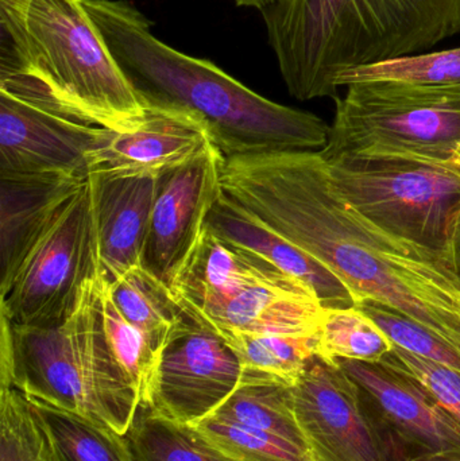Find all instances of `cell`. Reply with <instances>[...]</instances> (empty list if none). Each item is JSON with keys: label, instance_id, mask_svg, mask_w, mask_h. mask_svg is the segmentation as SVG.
Masks as SVG:
<instances>
[{"label": "cell", "instance_id": "obj_1", "mask_svg": "<svg viewBox=\"0 0 460 461\" xmlns=\"http://www.w3.org/2000/svg\"><path fill=\"white\" fill-rule=\"evenodd\" d=\"M223 194L323 263L356 305L388 306L460 351L456 259L393 235L332 186L320 151H277L226 159Z\"/></svg>", "mask_w": 460, "mask_h": 461}, {"label": "cell", "instance_id": "obj_2", "mask_svg": "<svg viewBox=\"0 0 460 461\" xmlns=\"http://www.w3.org/2000/svg\"><path fill=\"white\" fill-rule=\"evenodd\" d=\"M110 53L146 104L199 119L226 159L277 151H320L329 126L313 113L272 102L208 59L170 48L124 0H83Z\"/></svg>", "mask_w": 460, "mask_h": 461}, {"label": "cell", "instance_id": "obj_3", "mask_svg": "<svg viewBox=\"0 0 460 461\" xmlns=\"http://www.w3.org/2000/svg\"><path fill=\"white\" fill-rule=\"evenodd\" d=\"M0 91L111 131L146 115L83 0H0Z\"/></svg>", "mask_w": 460, "mask_h": 461}, {"label": "cell", "instance_id": "obj_4", "mask_svg": "<svg viewBox=\"0 0 460 461\" xmlns=\"http://www.w3.org/2000/svg\"><path fill=\"white\" fill-rule=\"evenodd\" d=\"M292 96L339 97L338 76L460 32V0H270L259 10Z\"/></svg>", "mask_w": 460, "mask_h": 461}, {"label": "cell", "instance_id": "obj_5", "mask_svg": "<svg viewBox=\"0 0 460 461\" xmlns=\"http://www.w3.org/2000/svg\"><path fill=\"white\" fill-rule=\"evenodd\" d=\"M0 384L129 432L140 394L105 338L102 276L86 284L75 313L57 327H18L2 317Z\"/></svg>", "mask_w": 460, "mask_h": 461}, {"label": "cell", "instance_id": "obj_6", "mask_svg": "<svg viewBox=\"0 0 460 461\" xmlns=\"http://www.w3.org/2000/svg\"><path fill=\"white\" fill-rule=\"evenodd\" d=\"M170 289L194 322L218 335H315L324 311L307 285L208 227Z\"/></svg>", "mask_w": 460, "mask_h": 461}, {"label": "cell", "instance_id": "obj_7", "mask_svg": "<svg viewBox=\"0 0 460 461\" xmlns=\"http://www.w3.org/2000/svg\"><path fill=\"white\" fill-rule=\"evenodd\" d=\"M335 100L324 158L460 165V86L367 81Z\"/></svg>", "mask_w": 460, "mask_h": 461}, {"label": "cell", "instance_id": "obj_8", "mask_svg": "<svg viewBox=\"0 0 460 461\" xmlns=\"http://www.w3.org/2000/svg\"><path fill=\"white\" fill-rule=\"evenodd\" d=\"M324 159L335 191L365 218L456 259L460 165Z\"/></svg>", "mask_w": 460, "mask_h": 461}, {"label": "cell", "instance_id": "obj_9", "mask_svg": "<svg viewBox=\"0 0 460 461\" xmlns=\"http://www.w3.org/2000/svg\"><path fill=\"white\" fill-rule=\"evenodd\" d=\"M99 276V243L88 178L19 266L2 293L0 314L18 327H57L75 313L86 284Z\"/></svg>", "mask_w": 460, "mask_h": 461}, {"label": "cell", "instance_id": "obj_10", "mask_svg": "<svg viewBox=\"0 0 460 461\" xmlns=\"http://www.w3.org/2000/svg\"><path fill=\"white\" fill-rule=\"evenodd\" d=\"M293 409L315 461H391L362 403L361 389L338 363L315 357L293 384Z\"/></svg>", "mask_w": 460, "mask_h": 461}, {"label": "cell", "instance_id": "obj_11", "mask_svg": "<svg viewBox=\"0 0 460 461\" xmlns=\"http://www.w3.org/2000/svg\"><path fill=\"white\" fill-rule=\"evenodd\" d=\"M245 366L218 333L191 325L165 347L149 392L156 413L197 425L212 416L235 392Z\"/></svg>", "mask_w": 460, "mask_h": 461}, {"label": "cell", "instance_id": "obj_12", "mask_svg": "<svg viewBox=\"0 0 460 461\" xmlns=\"http://www.w3.org/2000/svg\"><path fill=\"white\" fill-rule=\"evenodd\" d=\"M224 158L211 145L191 161L161 173L142 266L172 287L207 230L221 194Z\"/></svg>", "mask_w": 460, "mask_h": 461}, {"label": "cell", "instance_id": "obj_13", "mask_svg": "<svg viewBox=\"0 0 460 461\" xmlns=\"http://www.w3.org/2000/svg\"><path fill=\"white\" fill-rule=\"evenodd\" d=\"M356 382L362 403L388 451L400 461L460 447V424L407 374L383 363L338 360Z\"/></svg>", "mask_w": 460, "mask_h": 461}, {"label": "cell", "instance_id": "obj_14", "mask_svg": "<svg viewBox=\"0 0 460 461\" xmlns=\"http://www.w3.org/2000/svg\"><path fill=\"white\" fill-rule=\"evenodd\" d=\"M107 129L70 121L0 91V176H69L86 180Z\"/></svg>", "mask_w": 460, "mask_h": 461}, {"label": "cell", "instance_id": "obj_15", "mask_svg": "<svg viewBox=\"0 0 460 461\" xmlns=\"http://www.w3.org/2000/svg\"><path fill=\"white\" fill-rule=\"evenodd\" d=\"M161 173H92L100 276L110 286L142 266Z\"/></svg>", "mask_w": 460, "mask_h": 461}, {"label": "cell", "instance_id": "obj_16", "mask_svg": "<svg viewBox=\"0 0 460 461\" xmlns=\"http://www.w3.org/2000/svg\"><path fill=\"white\" fill-rule=\"evenodd\" d=\"M213 145L204 124L191 113L148 104L142 121L126 131L107 130L92 153V173H164Z\"/></svg>", "mask_w": 460, "mask_h": 461}, {"label": "cell", "instance_id": "obj_17", "mask_svg": "<svg viewBox=\"0 0 460 461\" xmlns=\"http://www.w3.org/2000/svg\"><path fill=\"white\" fill-rule=\"evenodd\" d=\"M86 180L56 175L0 176V293Z\"/></svg>", "mask_w": 460, "mask_h": 461}, {"label": "cell", "instance_id": "obj_18", "mask_svg": "<svg viewBox=\"0 0 460 461\" xmlns=\"http://www.w3.org/2000/svg\"><path fill=\"white\" fill-rule=\"evenodd\" d=\"M208 229L261 255L284 273L307 285L326 309L356 306L351 290L345 282L315 258L278 235L266 224L254 218L221 191V197L208 216Z\"/></svg>", "mask_w": 460, "mask_h": 461}, {"label": "cell", "instance_id": "obj_19", "mask_svg": "<svg viewBox=\"0 0 460 461\" xmlns=\"http://www.w3.org/2000/svg\"><path fill=\"white\" fill-rule=\"evenodd\" d=\"M107 289L124 319L145 336L159 357L177 333L197 324L181 308L172 289L143 266L127 271Z\"/></svg>", "mask_w": 460, "mask_h": 461}, {"label": "cell", "instance_id": "obj_20", "mask_svg": "<svg viewBox=\"0 0 460 461\" xmlns=\"http://www.w3.org/2000/svg\"><path fill=\"white\" fill-rule=\"evenodd\" d=\"M292 389L293 384L285 379L245 367L237 389L212 416L281 436L307 448L294 416Z\"/></svg>", "mask_w": 460, "mask_h": 461}, {"label": "cell", "instance_id": "obj_21", "mask_svg": "<svg viewBox=\"0 0 460 461\" xmlns=\"http://www.w3.org/2000/svg\"><path fill=\"white\" fill-rule=\"evenodd\" d=\"M59 461H132L126 438L40 398L27 397Z\"/></svg>", "mask_w": 460, "mask_h": 461}, {"label": "cell", "instance_id": "obj_22", "mask_svg": "<svg viewBox=\"0 0 460 461\" xmlns=\"http://www.w3.org/2000/svg\"><path fill=\"white\" fill-rule=\"evenodd\" d=\"M132 461H234L194 425L183 424L138 406L124 435Z\"/></svg>", "mask_w": 460, "mask_h": 461}, {"label": "cell", "instance_id": "obj_23", "mask_svg": "<svg viewBox=\"0 0 460 461\" xmlns=\"http://www.w3.org/2000/svg\"><path fill=\"white\" fill-rule=\"evenodd\" d=\"M315 336L316 357L327 363H380L394 348L393 341L358 306L324 308Z\"/></svg>", "mask_w": 460, "mask_h": 461}, {"label": "cell", "instance_id": "obj_24", "mask_svg": "<svg viewBox=\"0 0 460 461\" xmlns=\"http://www.w3.org/2000/svg\"><path fill=\"white\" fill-rule=\"evenodd\" d=\"M315 335L224 332L219 336L234 349L245 367L272 374L294 384L316 357Z\"/></svg>", "mask_w": 460, "mask_h": 461}, {"label": "cell", "instance_id": "obj_25", "mask_svg": "<svg viewBox=\"0 0 460 461\" xmlns=\"http://www.w3.org/2000/svg\"><path fill=\"white\" fill-rule=\"evenodd\" d=\"M367 81H389L418 86H460V48L424 51L354 68L338 76V88Z\"/></svg>", "mask_w": 460, "mask_h": 461}, {"label": "cell", "instance_id": "obj_26", "mask_svg": "<svg viewBox=\"0 0 460 461\" xmlns=\"http://www.w3.org/2000/svg\"><path fill=\"white\" fill-rule=\"evenodd\" d=\"M234 461H315L305 447L265 430L210 416L194 425Z\"/></svg>", "mask_w": 460, "mask_h": 461}, {"label": "cell", "instance_id": "obj_27", "mask_svg": "<svg viewBox=\"0 0 460 461\" xmlns=\"http://www.w3.org/2000/svg\"><path fill=\"white\" fill-rule=\"evenodd\" d=\"M102 317L111 351L127 378L137 389L140 403H145L156 375L159 355L146 340L145 336L124 319L111 300L107 285L103 279Z\"/></svg>", "mask_w": 460, "mask_h": 461}, {"label": "cell", "instance_id": "obj_28", "mask_svg": "<svg viewBox=\"0 0 460 461\" xmlns=\"http://www.w3.org/2000/svg\"><path fill=\"white\" fill-rule=\"evenodd\" d=\"M0 461H59L26 395L2 384Z\"/></svg>", "mask_w": 460, "mask_h": 461}, {"label": "cell", "instance_id": "obj_29", "mask_svg": "<svg viewBox=\"0 0 460 461\" xmlns=\"http://www.w3.org/2000/svg\"><path fill=\"white\" fill-rule=\"evenodd\" d=\"M381 363L420 382L460 424V373L394 346Z\"/></svg>", "mask_w": 460, "mask_h": 461}, {"label": "cell", "instance_id": "obj_30", "mask_svg": "<svg viewBox=\"0 0 460 461\" xmlns=\"http://www.w3.org/2000/svg\"><path fill=\"white\" fill-rule=\"evenodd\" d=\"M408 461H460V447L443 449V451L429 452Z\"/></svg>", "mask_w": 460, "mask_h": 461}, {"label": "cell", "instance_id": "obj_31", "mask_svg": "<svg viewBox=\"0 0 460 461\" xmlns=\"http://www.w3.org/2000/svg\"><path fill=\"white\" fill-rule=\"evenodd\" d=\"M235 5H240V7H253L257 10L264 8L270 0H234Z\"/></svg>", "mask_w": 460, "mask_h": 461}, {"label": "cell", "instance_id": "obj_32", "mask_svg": "<svg viewBox=\"0 0 460 461\" xmlns=\"http://www.w3.org/2000/svg\"><path fill=\"white\" fill-rule=\"evenodd\" d=\"M458 246H456V267L460 274V240H458Z\"/></svg>", "mask_w": 460, "mask_h": 461}, {"label": "cell", "instance_id": "obj_33", "mask_svg": "<svg viewBox=\"0 0 460 461\" xmlns=\"http://www.w3.org/2000/svg\"><path fill=\"white\" fill-rule=\"evenodd\" d=\"M456 235H458V240H459V239H460V219H459L458 232H456Z\"/></svg>", "mask_w": 460, "mask_h": 461}, {"label": "cell", "instance_id": "obj_34", "mask_svg": "<svg viewBox=\"0 0 460 461\" xmlns=\"http://www.w3.org/2000/svg\"><path fill=\"white\" fill-rule=\"evenodd\" d=\"M459 162H460V158H459Z\"/></svg>", "mask_w": 460, "mask_h": 461}]
</instances>
